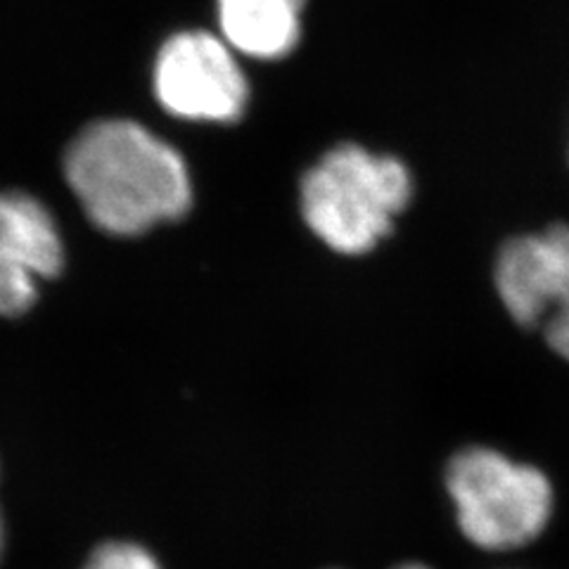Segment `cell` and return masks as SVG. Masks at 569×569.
<instances>
[{"mask_svg":"<svg viewBox=\"0 0 569 569\" xmlns=\"http://www.w3.org/2000/svg\"><path fill=\"white\" fill-rule=\"evenodd\" d=\"M64 266L56 219L27 192H0V316H22L39 297V282Z\"/></svg>","mask_w":569,"mask_h":569,"instance_id":"8992f818","label":"cell"},{"mask_svg":"<svg viewBox=\"0 0 569 569\" xmlns=\"http://www.w3.org/2000/svg\"><path fill=\"white\" fill-rule=\"evenodd\" d=\"M64 176L86 217L119 238L181 219L192 204L183 157L131 119L86 127L67 148Z\"/></svg>","mask_w":569,"mask_h":569,"instance_id":"6da1fadb","label":"cell"},{"mask_svg":"<svg viewBox=\"0 0 569 569\" xmlns=\"http://www.w3.org/2000/svg\"><path fill=\"white\" fill-rule=\"evenodd\" d=\"M83 569H162L148 548L129 541H110L93 550Z\"/></svg>","mask_w":569,"mask_h":569,"instance_id":"ba28073f","label":"cell"},{"mask_svg":"<svg viewBox=\"0 0 569 569\" xmlns=\"http://www.w3.org/2000/svg\"><path fill=\"white\" fill-rule=\"evenodd\" d=\"M447 489L460 531L485 550L531 543L553 515V487L541 470L485 447L451 458Z\"/></svg>","mask_w":569,"mask_h":569,"instance_id":"3957f363","label":"cell"},{"mask_svg":"<svg viewBox=\"0 0 569 569\" xmlns=\"http://www.w3.org/2000/svg\"><path fill=\"white\" fill-rule=\"evenodd\" d=\"M154 96L178 119L233 123L249 102L238 52L209 31L173 33L154 60Z\"/></svg>","mask_w":569,"mask_h":569,"instance_id":"277c9868","label":"cell"},{"mask_svg":"<svg viewBox=\"0 0 569 569\" xmlns=\"http://www.w3.org/2000/svg\"><path fill=\"white\" fill-rule=\"evenodd\" d=\"M496 290L515 323L541 330L546 345L569 361V226L506 242L496 259Z\"/></svg>","mask_w":569,"mask_h":569,"instance_id":"5b68a950","label":"cell"},{"mask_svg":"<svg viewBox=\"0 0 569 569\" xmlns=\"http://www.w3.org/2000/svg\"><path fill=\"white\" fill-rule=\"evenodd\" d=\"M413 178L397 157L342 142L301 181V213L313 233L340 254H366L408 207Z\"/></svg>","mask_w":569,"mask_h":569,"instance_id":"7a4b0ae2","label":"cell"},{"mask_svg":"<svg viewBox=\"0 0 569 569\" xmlns=\"http://www.w3.org/2000/svg\"><path fill=\"white\" fill-rule=\"evenodd\" d=\"M0 556H3V518H0Z\"/></svg>","mask_w":569,"mask_h":569,"instance_id":"30bf717a","label":"cell"},{"mask_svg":"<svg viewBox=\"0 0 569 569\" xmlns=\"http://www.w3.org/2000/svg\"><path fill=\"white\" fill-rule=\"evenodd\" d=\"M397 569H432V567H427V565H418V562H408V565H401V567H397Z\"/></svg>","mask_w":569,"mask_h":569,"instance_id":"9c48e42d","label":"cell"},{"mask_svg":"<svg viewBox=\"0 0 569 569\" xmlns=\"http://www.w3.org/2000/svg\"><path fill=\"white\" fill-rule=\"evenodd\" d=\"M307 0H217L221 39L252 60L288 58L301 41Z\"/></svg>","mask_w":569,"mask_h":569,"instance_id":"52a82bcc","label":"cell"}]
</instances>
